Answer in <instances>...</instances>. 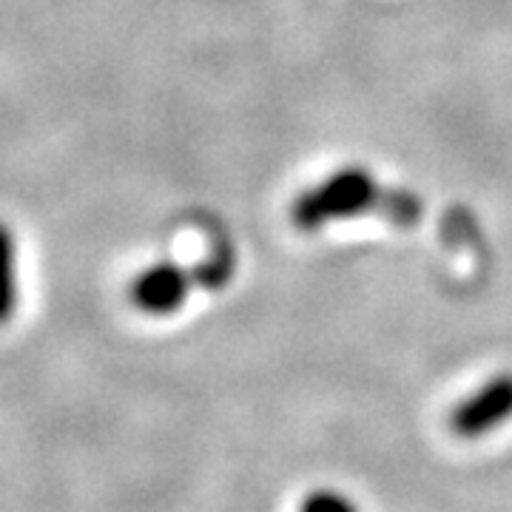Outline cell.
Returning <instances> with one entry per match:
<instances>
[{
    "instance_id": "1",
    "label": "cell",
    "mask_w": 512,
    "mask_h": 512,
    "mask_svg": "<svg viewBox=\"0 0 512 512\" xmlns=\"http://www.w3.org/2000/svg\"><path fill=\"white\" fill-rule=\"evenodd\" d=\"M379 200V185L365 168H345L330 180L305 191L293 205V222L305 231H313L330 220H345L362 214Z\"/></svg>"
},
{
    "instance_id": "2",
    "label": "cell",
    "mask_w": 512,
    "mask_h": 512,
    "mask_svg": "<svg viewBox=\"0 0 512 512\" xmlns=\"http://www.w3.org/2000/svg\"><path fill=\"white\" fill-rule=\"evenodd\" d=\"M512 419V373H501L481 384L473 396L453 410L450 427L461 439H481Z\"/></svg>"
},
{
    "instance_id": "3",
    "label": "cell",
    "mask_w": 512,
    "mask_h": 512,
    "mask_svg": "<svg viewBox=\"0 0 512 512\" xmlns=\"http://www.w3.org/2000/svg\"><path fill=\"white\" fill-rule=\"evenodd\" d=\"M188 288H191V279L183 268H177L171 262H160L137 276L131 296L140 311L151 313V316H168V313L183 308Z\"/></svg>"
},
{
    "instance_id": "4",
    "label": "cell",
    "mask_w": 512,
    "mask_h": 512,
    "mask_svg": "<svg viewBox=\"0 0 512 512\" xmlns=\"http://www.w3.org/2000/svg\"><path fill=\"white\" fill-rule=\"evenodd\" d=\"M18 279H15V239L0 225V325L15 313Z\"/></svg>"
},
{
    "instance_id": "5",
    "label": "cell",
    "mask_w": 512,
    "mask_h": 512,
    "mask_svg": "<svg viewBox=\"0 0 512 512\" xmlns=\"http://www.w3.org/2000/svg\"><path fill=\"white\" fill-rule=\"evenodd\" d=\"M299 512H359V507L336 490H316L302 498Z\"/></svg>"
}]
</instances>
